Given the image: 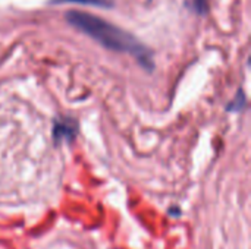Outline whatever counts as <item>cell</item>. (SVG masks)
Masks as SVG:
<instances>
[{
  "instance_id": "cell-1",
  "label": "cell",
  "mask_w": 251,
  "mask_h": 249,
  "mask_svg": "<svg viewBox=\"0 0 251 249\" xmlns=\"http://www.w3.org/2000/svg\"><path fill=\"white\" fill-rule=\"evenodd\" d=\"M66 21L82 34L100 43L103 47L134 56L144 69L151 70L154 68L151 51L125 29L104 21L103 18L79 10H69L66 13Z\"/></svg>"
},
{
  "instance_id": "cell-2",
  "label": "cell",
  "mask_w": 251,
  "mask_h": 249,
  "mask_svg": "<svg viewBox=\"0 0 251 249\" xmlns=\"http://www.w3.org/2000/svg\"><path fill=\"white\" fill-rule=\"evenodd\" d=\"M53 135H54V139L56 141H60V139H65V141H72L74 136L76 135V126L72 120H59L56 122L54 125V131H53Z\"/></svg>"
},
{
  "instance_id": "cell-4",
  "label": "cell",
  "mask_w": 251,
  "mask_h": 249,
  "mask_svg": "<svg viewBox=\"0 0 251 249\" xmlns=\"http://www.w3.org/2000/svg\"><path fill=\"white\" fill-rule=\"evenodd\" d=\"M193 1V9L200 13V15H204L207 12V7H209V0H191Z\"/></svg>"
},
{
  "instance_id": "cell-5",
  "label": "cell",
  "mask_w": 251,
  "mask_h": 249,
  "mask_svg": "<svg viewBox=\"0 0 251 249\" xmlns=\"http://www.w3.org/2000/svg\"><path fill=\"white\" fill-rule=\"evenodd\" d=\"M244 104H246V97H244V94H243V92H238V95L235 97V101H234V103H231L226 109H228V110H231V112H232V110H240Z\"/></svg>"
},
{
  "instance_id": "cell-3",
  "label": "cell",
  "mask_w": 251,
  "mask_h": 249,
  "mask_svg": "<svg viewBox=\"0 0 251 249\" xmlns=\"http://www.w3.org/2000/svg\"><path fill=\"white\" fill-rule=\"evenodd\" d=\"M54 3H60V1H72V3H82V4H91V6H97V7H112L115 4V0H53Z\"/></svg>"
}]
</instances>
